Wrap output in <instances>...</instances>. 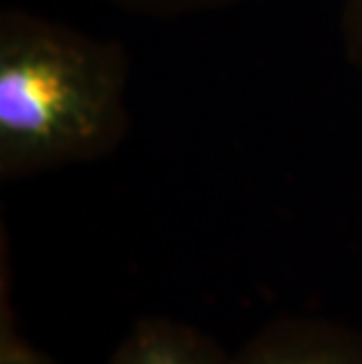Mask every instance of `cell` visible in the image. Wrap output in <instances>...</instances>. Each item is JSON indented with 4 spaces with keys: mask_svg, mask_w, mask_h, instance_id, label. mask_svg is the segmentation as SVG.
<instances>
[{
    "mask_svg": "<svg viewBox=\"0 0 362 364\" xmlns=\"http://www.w3.org/2000/svg\"><path fill=\"white\" fill-rule=\"evenodd\" d=\"M129 132V57L36 12L0 14V181L109 158Z\"/></svg>",
    "mask_w": 362,
    "mask_h": 364,
    "instance_id": "cell-1",
    "label": "cell"
},
{
    "mask_svg": "<svg viewBox=\"0 0 362 364\" xmlns=\"http://www.w3.org/2000/svg\"><path fill=\"white\" fill-rule=\"evenodd\" d=\"M0 364H59L31 346L19 334L17 322H14L12 306L7 301V287L3 284V320H0Z\"/></svg>",
    "mask_w": 362,
    "mask_h": 364,
    "instance_id": "cell-5",
    "label": "cell"
},
{
    "mask_svg": "<svg viewBox=\"0 0 362 364\" xmlns=\"http://www.w3.org/2000/svg\"><path fill=\"white\" fill-rule=\"evenodd\" d=\"M344 54L351 66L362 73V0H346L341 10Z\"/></svg>",
    "mask_w": 362,
    "mask_h": 364,
    "instance_id": "cell-6",
    "label": "cell"
},
{
    "mask_svg": "<svg viewBox=\"0 0 362 364\" xmlns=\"http://www.w3.org/2000/svg\"><path fill=\"white\" fill-rule=\"evenodd\" d=\"M120 12L134 14L139 19L174 21L186 17H203L210 12H221L240 5L243 0H99Z\"/></svg>",
    "mask_w": 362,
    "mask_h": 364,
    "instance_id": "cell-4",
    "label": "cell"
},
{
    "mask_svg": "<svg viewBox=\"0 0 362 364\" xmlns=\"http://www.w3.org/2000/svg\"><path fill=\"white\" fill-rule=\"evenodd\" d=\"M235 364H362V334L320 317H280L243 346Z\"/></svg>",
    "mask_w": 362,
    "mask_h": 364,
    "instance_id": "cell-2",
    "label": "cell"
},
{
    "mask_svg": "<svg viewBox=\"0 0 362 364\" xmlns=\"http://www.w3.org/2000/svg\"><path fill=\"white\" fill-rule=\"evenodd\" d=\"M109 364H235V358L186 322L144 317L120 341Z\"/></svg>",
    "mask_w": 362,
    "mask_h": 364,
    "instance_id": "cell-3",
    "label": "cell"
}]
</instances>
